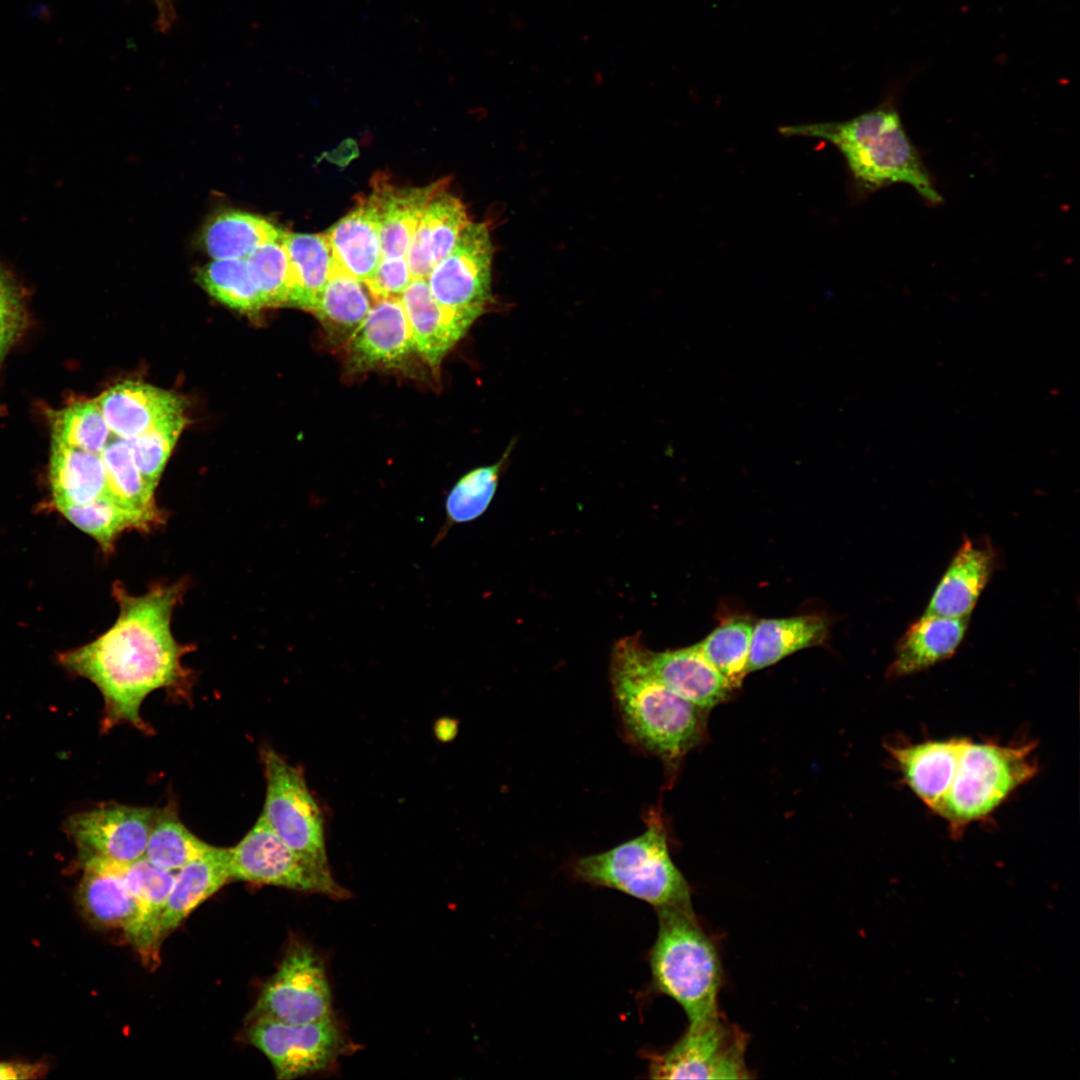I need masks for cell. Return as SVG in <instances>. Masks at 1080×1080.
Listing matches in <instances>:
<instances>
[{"label":"cell","instance_id":"cell-1","mask_svg":"<svg viewBox=\"0 0 1080 1080\" xmlns=\"http://www.w3.org/2000/svg\"><path fill=\"white\" fill-rule=\"evenodd\" d=\"M187 583L152 584L141 595L114 583L112 594L119 615L114 624L94 641L59 655L70 672L90 680L104 699L101 728L130 724L145 733L151 727L140 716V707L153 691L165 689L188 697L192 672L183 663L191 645L179 643L171 630L172 615L182 601Z\"/></svg>","mask_w":1080,"mask_h":1080},{"label":"cell","instance_id":"cell-2","mask_svg":"<svg viewBox=\"0 0 1080 1080\" xmlns=\"http://www.w3.org/2000/svg\"><path fill=\"white\" fill-rule=\"evenodd\" d=\"M785 136L825 140L843 155L855 194L870 195L880 189L906 184L930 206L943 203L933 175L907 134L899 111L887 100L854 118L838 122L786 125Z\"/></svg>","mask_w":1080,"mask_h":1080},{"label":"cell","instance_id":"cell-3","mask_svg":"<svg viewBox=\"0 0 1080 1080\" xmlns=\"http://www.w3.org/2000/svg\"><path fill=\"white\" fill-rule=\"evenodd\" d=\"M611 681L627 732L648 752L673 762L700 742L705 709L677 695L654 676L647 649L638 637L616 643Z\"/></svg>","mask_w":1080,"mask_h":1080},{"label":"cell","instance_id":"cell-4","mask_svg":"<svg viewBox=\"0 0 1080 1080\" xmlns=\"http://www.w3.org/2000/svg\"><path fill=\"white\" fill-rule=\"evenodd\" d=\"M658 933L650 951L653 983L685 1011L689 1025L719 1013L721 965L692 908H657Z\"/></svg>","mask_w":1080,"mask_h":1080},{"label":"cell","instance_id":"cell-5","mask_svg":"<svg viewBox=\"0 0 1080 1080\" xmlns=\"http://www.w3.org/2000/svg\"><path fill=\"white\" fill-rule=\"evenodd\" d=\"M1033 742L1002 745L961 738L948 788L935 814L953 835L989 817L1016 789L1037 773Z\"/></svg>","mask_w":1080,"mask_h":1080},{"label":"cell","instance_id":"cell-6","mask_svg":"<svg viewBox=\"0 0 1080 1080\" xmlns=\"http://www.w3.org/2000/svg\"><path fill=\"white\" fill-rule=\"evenodd\" d=\"M577 879L621 891L654 906L692 908L690 887L673 863L664 824L649 814L645 831L610 850L582 857Z\"/></svg>","mask_w":1080,"mask_h":1080},{"label":"cell","instance_id":"cell-7","mask_svg":"<svg viewBox=\"0 0 1080 1080\" xmlns=\"http://www.w3.org/2000/svg\"><path fill=\"white\" fill-rule=\"evenodd\" d=\"M266 794L262 815L290 848L317 867L331 871L324 818L303 769L271 747L261 751Z\"/></svg>","mask_w":1080,"mask_h":1080},{"label":"cell","instance_id":"cell-8","mask_svg":"<svg viewBox=\"0 0 1080 1080\" xmlns=\"http://www.w3.org/2000/svg\"><path fill=\"white\" fill-rule=\"evenodd\" d=\"M248 1039L269 1059L281 1080L328 1071L355 1049L334 1014L304 1024L256 1018Z\"/></svg>","mask_w":1080,"mask_h":1080},{"label":"cell","instance_id":"cell-9","mask_svg":"<svg viewBox=\"0 0 1080 1080\" xmlns=\"http://www.w3.org/2000/svg\"><path fill=\"white\" fill-rule=\"evenodd\" d=\"M230 877L336 900L350 897L331 871L296 853L270 828L262 814L245 837L230 848Z\"/></svg>","mask_w":1080,"mask_h":1080},{"label":"cell","instance_id":"cell-10","mask_svg":"<svg viewBox=\"0 0 1080 1080\" xmlns=\"http://www.w3.org/2000/svg\"><path fill=\"white\" fill-rule=\"evenodd\" d=\"M747 1039L720 1012L695 1025L667 1051L650 1057L652 1079H747Z\"/></svg>","mask_w":1080,"mask_h":1080},{"label":"cell","instance_id":"cell-11","mask_svg":"<svg viewBox=\"0 0 1080 1080\" xmlns=\"http://www.w3.org/2000/svg\"><path fill=\"white\" fill-rule=\"evenodd\" d=\"M331 1015L332 994L324 962L311 946L295 941L264 985L253 1019L304 1024Z\"/></svg>","mask_w":1080,"mask_h":1080},{"label":"cell","instance_id":"cell-12","mask_svg":"<svg viewBox=\"0 0 1080 1080\" xmlns=\"http://www.w3.org/2000/svg\"><path fill=\"white\" fill-rule=\"evenodd\" d=\"M493 253L487 225L470 221L451 252L426 279L435 300L449 310L476 320L492 297Z\"/></svg>","mask_w":1080,"mask_h":1080},{"label":"cell","instance_id":"cell-13","mask_svg":"<svg viewBox=\"0 0 1080 1080\" xmlns=\"http://www.w3.org/2000/svg\"><path fill=\"white\" fill-rule=\"evenodd\" d=\"M157 809L103 804L70 816L64 830L81 855L128 863L144 856Z\"/></svg>","mask_w":1080,"mask_h":1080},{"label":"cell","instance_id":"cell-14","mask_svg":"<svg viewBox=\"0 0 1080 1080\" xmlns=\"http://www.w3.org/2000/svg\"><path fill=\"white\" fill-rule=\"evenodd\" d=\"M345 344L353 371L396 366L406 360L415 347L400 298L376 301Z\"/></svg>","mask_w":1080,"mask_h":1080},{"label":"cell","instance_id":"cell-15","mask_svg":"<svg viewBox=\"0 0 1080 1080\" xmlns=\"http://www.w3.org/2000/svg\"><path fill=\"white\" fill-rule=\"evenodd\" d=\"M996 561V553L990 544L965 537L924 613L969 618L995 570Z\"/></svg>","mask_w":1080,"mask_h":1080},{"label":"cell","instance_id":"cell-16","mask_svg":"<svg viewBox=\"0 0 1080 1080\" xmlns=\"http://www.w3.org/2000/svg\"><path fill=\"white\" fill-rule=\"evenodd\" d=\"M414 342L415 351L438 369L447 352L465 335L475 321L440 305L426 279H412L400 296Z\"/></svg>","mask_w":1080,"mask_h":1080},{"label":"cell","instance_id":"cell-17","mask_svg":"<svg viewBox=\"0 0 1080 1080\" xmlns=\"http://www.w3.org/2000/svg\"><path fill=\"white\" fill-rule=\"evenodd\" d=\"M101 859L135 896L138 918L126 936L143 959L153 961L161 944L160 923L175 872L161 869L144 857L128 863Z\"/></svg>","mask_w":1080,"mask_h":1080},{"label":"cell","instance_id":"cell-18","mask_svg":"<svg viewBox=\"0 0 1080 1080\" xmlns=\"http://www.w3.org/2000/svg\"><path fill=\"white\" fill-rule=\"evenodd\" d=\"M96 401L112 434L124 440L137 437L167 415L184 411L176 394L133 380L110 387Z\"/></svg>","mask_w":1080,"mask_h":1080},{"label":"cell","instance_id":"cell-19","mask_svg":"<svg viewBox=\"0 0 1080 1080\" xmlns=\"http://www.w3.org/2000/svg\"><path fill=\"white\" fill-rule=\"evenodd\" d=\"M447 187L448 178L422 187H399L384 176L374 177L370 195L380 214L382 257L406 256L426 206Z\"/></svg>","mask_w":1080,"mask_h":1080},{"label":"cell","instance_id":"cell-20","mask_svg":"<svg viewBox=\"0 0 1080 1080\" xmlns=\"http://www.w3.org/2000/svg\"><path fill=\"white\" fill-rule=\"evenodd\" d=\"M647 662L666 687L705 710L727 700L733 689L696 645L657 653L647 649Z\"/></svg>","mask_w":1080,"mask_h":1080},{"label":"cell","instance_id":"cell-21","mask_svg":"<svg viewBox=\"0 0 1080 1080\" xmlns=\"http://www.w3.org/2000/svg\"><path fill=\"white\" fill-rule=\"evenodd\" d=\"M969 618H950L924 613L898 640L889 677L924 671L951 658L961 645Z\"/></svg>","mask_w":1080,"mask_h":1080},{"label":"cell","instance_id":"cell-22","mask_svg":"<svg viewBox=\"0 0 1080 1080\" xmlns=\"http://www.w3.org/2000/svg\"><path fill=\"white\" fill-rule=\"evenodd\" d=\"M470 222L463 202L447 190L426 206L406 253L412 279H427Z\"/></svg>","mask_w":1080,"mask_h":1080},{"label":"cell","instance_id":"cell-23","mask_svg":"<svg viewBox=\"0 0 1080 1080\" xmlns=\"http://www.w3.org/2000/svg\"><path fill=\"white\" fill-rule=\"evenodd\" d=\"M333 259L351 276L365 282L381 258L380 214L369 194L324 233Z\"/></svg>","mask_w":1080,"mask_h":1080},{"label":"cell","instance_id":"cell-24","mask_svg":"<svg viewBox=\"0 0 1080 1080\" xmlns=\"http://www.w3.org/2000/svg\"><path fill=\"white\" fill-rule=\"evenodd\" d=\"M81 856L83 876L77 891L81 911L94 925L121 928L127 935L138 918L135 896L101 858Z\"/></svg>","mask_w":1080,"mask_h":1080},{"label":"cell","instance_id":"cell-25","mask_svg":"<svg viewBox=\"0 0 1080 1080\" xmlns=\"http://www.w3.org/2000/svg\"><path fill=\"white\" fill-rule=\"evenodd\" d=\"M230 880V848L212 846L201 857L176 871L161 918L160 942Z\"/></svg>","mask_w":1080,"mask_h":1080},{"label":"cell","instance_id":"cell-26","mask_svg":"<svg viewBox=\"0 0 1080 1080\" xmlns=\"http://www.w3.org/2000/svg\"><path fill=\"white\" fill-rule=\"evenodd\" d=\"M960 742L961 738H949L888 746L904 782L932 811L948 788Z\"/></svg>","mask_w":1080,"mask_h":1080},{"label":"cell","instance_id":"cell-27","mask_svg":"<svg viewBox=\"0 0 1080 1080\" xmlns=\"http://www.w3.org/2000/svg\"><path fill=\"white\" fill-rule=\"evenodd\" d=\"M49 481L54 505L86 504L107 497L115 499L100 454L82 449L52 442Z\"/></svg>","mask_w":1080,"mask_h":1080},{"label":"cell","instance_id":"cell-28","mask_svg":"<svg viewBox=\"0 0 1080 1080\" xmlns=\"http://www.w3.org/2000/svg\"><path fill=\"white\" fill-rule=\"evenodd\" d=\"M289 261L288 305L312 312L326 285L332 253L325 234L285 232Z\"/></svg>","mask_w":1080,"mask_h":1080},{"label":"cell","instance_id":"cell-29","mask_svg":"<svg viewBox=\"0 0 1080 1080\" xmlns=\"http://www.w3.org/2000/svg\"><path fill=\"white\" fill-rule=\"evenodd\" d=\"M828 623L817 615L765 619L753 626L747 671L771 666L784 657L824 642Z\"/></svg>","mask_w":1080,"mask_h":1080},{"label":"cell","instance_id":"cell-30","mask_svg":"<svg viewBox=\"0 0 1080 1080\" xmlns=\"http://www.w3.org/2000/svg\"><path fill=\"white\" fill-rule=\"evenodd\" d=\"M73 525L91 536L103 553L110 554L122 533L136 530L148 533L166 520L123 505L113 498H100L86 504H55Z\"/></svg>","mask_w":1080,"mask_h":1080},{"label":"cell","instance_id":"cell-31","mask_svg":"<svg viewBox=\"0 0 1080 1080\" xmlns=\"http://www.w3.org/2000/svg\"><path fill=\"white\" fill-rule=\"evenodd\" d=\"M363 284L332 257L329 279L312 313L328 336L338 343L348 341L371 308Z\"/></svg>","mask_w":1080,"mask_h":1080},{"label":"cell","instance_id":"cell-32","mask_svg":"<svg viewBox=\"0 0 1080 1080\" xmlns=\"http://www.w3.org/2000/svg\"><path fill=\"white\" fill-rule=\"evenodd\" d=\"M284 233L261 216L227 210L207 223L203 230V243L213 259H245L256 248L282 238Z\"/></svg>","mask_w":1080,"mask_h":1080},{"label":"cell","instance_id":"cell-33","mask_svg":"<svg viewBox=\"0 0 1080 1080\" xmlns=\"http://www.w3.org/2000/svg\"><path fill=\"white\" fill-rule=\"evenodd\" d=\"M509 447L492 465L477 467L464 474L451 488L444 503L445 519L432 544L436 546L454 525L468 523L482 516L493 500Z\"/></svg>","mask_w":1080,"mask_h":1080},{"label":"cell","instance_id":"cell-34","mask_svg":"<svg viewBox=\"0 0 1080 1080\" xmlns=\"http://www.w3.org/2000/svg\"><path fill=\"white\" fill-rule=\"evenodd\" d=\"M211 847L186 828L174 808L166 807L156 811L143 857L161 869L176 872Z\"/></svg>","mask_w":1080,"mask_h":1080},{"label":"cell","instance_id":"cell-35","mask_svg":"<svg viewBox=\"0 0 1080 1080\" xmlns=\"http://www.w3.org/2000/svg\"><path fill=\"white\" fill-rule=\"evenodd\" d=\"M110 491L114 498L130 508L166 518L155 503L154 491L140 473L127 440L110 439L100 453Z\"/></svg>","mask_w":1080,"mask_h":1080},{"label":"cell","instance_id":"cell-36","mask_svg":"<svg viewBox=\"0 0 1080 1080\" xmlns=\"http://www.w3.org/2000/svg\"><path fill=\"white\" fill-rule=\"evenodd\" d=\"M52 442L100 454L112 432L96 401H78L50 415Z\"/></svg>","mask_w":1080,"mask_h":1080},{"label":"cell","instance_id":"cell-37","mask_svg":"<svg viewBox=\"0 0 1080 1080\" xmlns=\"http://www.w3.org/2000/svg\"><path fill=\"white\" fill-rule=\"evenodd\" d=\"M201 286L219 302L243 311L264 308L246 259H213L197 273Z\"/></svg>","mask_w":1080,"mask_h":1080},{"label":"cell","instance_id":"cell-38","mask_svg":"<svg viewBox=\"0 0 1080 1080\" xmlns=\"http://www.w3.org/2000/svg\"><path fill=\"white\" fill-rule=\"evenodd\" d=\"M753 625L744 620L724 623L696 644L703 656L728 681L738 688L748 666Z\"/></svg>","mask_w":1080,"mask_h":1080},{"label":"cell","instance_id":"cell-39","mask_svg":"<svg viewBox=\"0 0 1080 1080\" xmlns=\"http://www.w3.org/2000/svg\"><path fill=\"white\" fill-rule=\"evenodd\" d=\"M185 424L184 411L175 412L127 440L140 473L154 489Z\"/></svg>","mask_w":1080,"mask_h":1080},{"label":"cell","instance_id":"cell-40","mask_svg":"<svg viewBox=\"0 0 1080 1080\" xmlns=\"http://www.w3.org/2000/svg\"><path fill=\"white\" fill-rule=\"evenodd\" d=\"M245 259L263 306L288 305L289 261L283 237L259 246Z\"/></svg>","mask_w":1080,"mask_h":1080},{"label":"cell","instance_id":"cell-41","mask_svg":"<svg viewBox=\"0 0 1080 1080\" xmlns=\"http://www.w3.org/2000/svg\"><path fill=\"white\" fill-rule=\"evenodd\" d=\"M412 277L405 256L382 257L374 274L364 282L375 301L398 297L408 287Z\"/></svg>","mask_w":1080,"mask_h":1080},{"label":"cell","instance_id":"cell-42","mask_svg":"<svg viewBox=\"0 0 1080 1080\" xmlns=\"http://www.w3.org/2000/svg\"><path fill=\"white\" fill-rule=\"evenodd\" d=\"M26 321L22 297L13 283L0 289V365Z\"/></svg>","mask_w":1080,"mask_h":1080},{"label":"cell","instance_id":"cell-43","mask_svg":"<svg viewBox=\"0 0 1080 1080\" xmlns=\"http://www.w3.org/2000/svg\"><path fill=\"white\" fill-rule=\"evenodd\" d=\"M46 1072L47 1067L42 1063L0 1061V1080L39 1079Z\"/></svg>","mask_w":1080,"mask_h":1080},{"label":"cell","instance_id":"cell-44","mask_svg":"<svg viewBox=\"0 0 1080 1080\" xmlns=\"http://www.w3.org/2000/svg\"><path fill=\"white\" fill-rule=\"evenodd\" d=\"M157 10V24L162 31L168 30L175 20L173 0H152Z\"/></svg>","mask_w":1080,"mask_h":1080},{"label":"cell","instance_id":"cell-45","mask_svg":"<svg viewBox=\"0 0 1080 1080\" xmlns=\"http://www.w3.org/2000/svg\"><path fill=\"white\" fill-rule=\"evenodd\" d=\"M9 274L0 267V289L13 284Z\"/></svg>","mask_w":1080,"mask_h":1080}]
</instances>
